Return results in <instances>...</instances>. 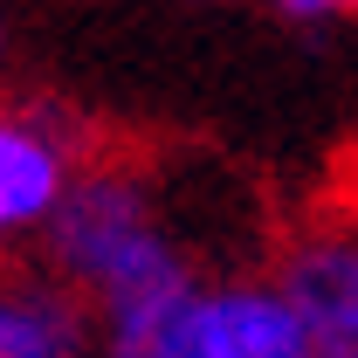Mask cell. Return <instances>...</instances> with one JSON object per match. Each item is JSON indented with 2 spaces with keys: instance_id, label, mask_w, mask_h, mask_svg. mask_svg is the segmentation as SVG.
Instances as JSON below:
<instances>
[{
  "instance_id": "2",
  "label": "cell",
  "mask_w": 358,
  "mask_h": 358,
  "mask_svg": "<svg viewBox=\"0 0 358 358\" xmlns=\"http://www.w3.org/2000/svg\"><path fill=\"white\" fill-rule=\"evenodd\" d=\"M103 358H310L275 282H193L173 303L103 324Z\"/></svg>"
},
{
  "instance_id": "7",
  "label": "cell",
  "mask_w": 358,
  "mask_h": 358,
  "mask_svg": "<svg viewBox=\"0 0 358 358\" xmlns=\"http://www.w3.org/2000/svg\"><path fill=\"white\" fill-rule=\"evenodd\" d=\"M345 7H358V0H345Z\"/></svg>"
},
{
  "instance_id": "3",
  "label": "cell",
  "mask_w": 358,
  "mask_h": 358,
  "mask_svg": "<svg viewBox=\"0 0 358 358\" xmlns=\"http://www.w3.org/2000/svg\"><path fill=\"white\" fill-rule=\"evenodd\" d=\"M275 296L303 324L310 358H358V214L303 227L275 262Z\"/></svg>"
},
{
  "instance_id": "1",
  "label": "cell",
  "mask_w": 358,
  "mask_h": 358,
  "mask_svg": "<svg viewBox=\"0 0 358 358\" xmlns=\"http://www.w3.org/2000/svg\"><path fill=\"white\" fill-rule=\"evenodd\" d=\"M55 268L103 310V324L138 310L173 303L179 289H193V268L166 234L152 193L131 173H76L55 221H48Z\"/></svg>"
},
{
  "instance_id": "6",
  "label": "cell",
  "mask_w": 358,
  "mask_h": 358,
  "mask_svg": "<svg viewBox=\"0 0 358 358\" xmlns=\"http://www.w3.org/2000/svg\"><path fill=\"white\" fill-rule=\"evenodd\" d=\"M268 7H282L289 21H324V14H338L345 0H268Z\"/></svg>"
},
{
  "instance_id": "4",
  "label": "cell",
  "mask_w": 358,
  "mask_h": 358,
  "mask_svg": "<svg viewBox=\"0 0 358 358\" xmlns=\"http://www.w3.org/2000/svg\"><path fill=\"white\" fill-rule=\"evenodd\" d=\"M69 145L35 117H0V241L48 227L69 193Z\"/></svg>"
},
{
  "instance_id": "5",
  "label": "cell",
  "mask_w": 358,
  "mask_h": 358,
  "mask_svg": "<svg viewBox=\"0 0 358 358\" xmlns=\"http://www.w3.org/2000/svg\"><path fill=\"white\" fill-rule=\"evenodd\" d=\"M0 358H83V317L55 289H0Z\"/></svg>"
}]
</instances>
